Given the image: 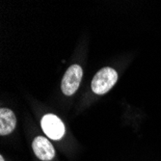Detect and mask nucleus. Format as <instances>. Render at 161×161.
<instances>
[{"mask_svg": "<svg viewBox=\"0 0 161 161\" xmlns=\"http://www.w3.org/2000/svg\"><path fill=\"white\" fill-rule=\"evenodd\" d=\"M118 79V75L115 69L111 68L101 69L92 80V90L97 95L106 94L111 88L116 84Z\"/></svg>", "mask_w": 161, "mask_h": 161, "instance_id": "f257e3e1", "label": "nucleus"}, {"mask_svg": "<svg viewBox=\"0 0 161 161\" xmlns=\"http://www.w3.org/2000/svg\"><path fill=\"white\" fill-rule=\"evenodd\" d=\"M83 75V70L80 66L78 65H72L70 66L63 77L61 89L62 92L66 96H71L74 95L80 85L81 79Z\"/></svg>", "mask_w": 161, "mask_h": 161, "instance_id": "f03ea898", "label": "nucleus"}, {"mask_svg": "<svg viewBox=\"0 0 161 161\" xmlns=\"http://www.w3.org/2000/svg\"><path fill=\"white\" fill-rule=\"evenodd\" d=\"M42 127L50 139L59 140L65 134V125L63 122L53 114H47L42 119Z\"/></svg>", "mask_w": 161, "mask_h": 161, "instance_id": "7ed1b4c3", "label": "nucleus"}, {"mask_svg": "<svg viewBox=\"0 0 161 161\" xmlns=\"http://www.w3.org/2000/svg\"><path fill=\"white\" fill-rule=\"evenodd\" d=\"M32 148L36 156L41 160L48 161L54 157L55 152H54L53 146L45 137H42V136L36 137L33 141Z\"/></svg>", "mask_w": 161, "mask_h": 161, "instance_id": "20e7f679", "label": "nucleus"}, {"mask_svg": "<svg viewBox=\"0 0 161 161\" xmlns=\"http://www.w3.org/2000/svg\"><path fill=\"white\" fill-rule=\"evenodd\" d=\"M17 119L14 112L7 108L0 110V134H10L16 127Z\"/></svg>", "mask_w": 161, "mask_h": 161, "instance_id": "39448f33", "label": "nucleus"}, {"mask_svg": "<svg viewBox=\"0 0 161 161\" xmlns=\"http://www.w3.org/2000/svg\"><path fill=\"white\" fill-rule=\"evenodd\" d=\"M0 161H4V158H3V156H2V155L0 156Z\"/></svg>", "mask_w": 161, "mask_h": 161, "instance_id": "423d86ee", "label": "nucleus"}]
</instances>
